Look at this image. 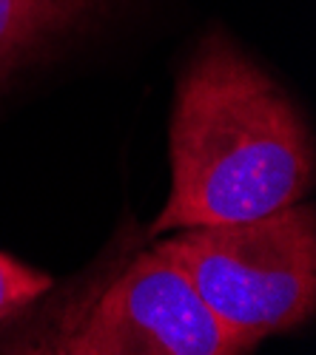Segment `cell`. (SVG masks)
<instances>
[{
	"instance_id": "1",
	"label": "cell",
	"mask_w": 316,
	"mask_h": 355,
	"mask_svg": "<svg viewBox=\"0 0 316 355\" xmlns=\"http://www.w3.org/2000/svg\"><path fill=\"white\" fill-rule=\"evenodd\" d=\"M313 139L294 100L222 32L197 46L171 116V193L151 236L268 216L302 202Z\"/></svg>"
},
{
	"instance_id": "2",
	"label": "cell",
	"mask_w": 316,
	"mask_h": 355,
	"mask_svg": "<svg viewBox=\"0 0 316 355\" xmlns=\"http://www.w3.org/2000/svg\"><path fill=\"white\" fill-rule=\"evenodd\" d=\"M154 250L177 264L228 327L256 341L299 327L316 307L313 205L185 227Z\"/></svg>"
},
{
	"instance_id": "3",
	"label": "cell",
	"mask_w": 316,
	"mask_h": 355,
	"mask_svg": "<svg viewBox=\"0 0 316 355\" xmlns=\"http://www.w3.org/2000/svg\"><path fill=\"white\" fill-rule=\"evenodd\" d=\"M256 338L237 333L160 250L140 253L77 330L54 344L72 355H240Z\"/></svg>"
},
{
	"instance_id": "4",
	"label": "cell",
	"mask_w": 316,
	"mask_h": 355,
	"mask_svg": "<svg viewBox=\"0 0 316 355\" xmlns=\"http://www.w3.org/2000/svg\"><path fill=\"white\" fill-rule=\"evenodd\" d=\"M103 0H0V74L23 63L54 35L69 32Z\"/></svg>"
},
{
	"instance_id": "5",
	"label": "cell",
	"mask_w": 316,
	"mask_h": 355,
	"mask_svg": "<svg viewBox=\"0 0 316 355\" xmlns=\"http://www.w3.org/2000/svg\"><path fill=\"white\" fill-rule=\"evenodd\" d=\"M51 287V279L9 253H0V321L32 304L40 293Z\"/></svg>"
}]
</instances>
